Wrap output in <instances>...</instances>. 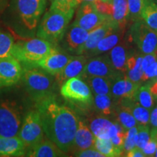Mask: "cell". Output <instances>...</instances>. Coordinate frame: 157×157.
<instances>
[{"mask_svg": "<svg viewBox=\"0 0 157 157\" xmlns=\"http://www.w3.org/2000/svg\"><path fill=\"white\" fill-rule=\"evenodd\" d=\"M46 137L63 151L68 153L74 146L79 118L67 106L60 105L51 96L36 103Z\"/></svg>", "mask_w": 157, "mask_h": 157, "instance_id": "cell-1", "label": "cell"}, {"mask_svg": "<svg viewBox=\"0 0 157 157\" xmlns=\"http://www.w3.org/2000/svg\"><path fill=\"white\" fill-rule=\"evenodd\" d=\"M74 13L73 12L66 13L50 7L41 21L37 36L48 41L52 44L60 42L67 31Z\"/></svg>", "mask_w": 157, "mask_h": 157, "instance_id": "cell-2", "label": "cell"}, {"mask_svg": "<svg viewBox=\"0 0 157 157\" xmlns=\"http://www.w3.org/2000/svg\"><path fill=\"white\" fill-rule=\"evenodd\" d=\"M23 79L26 90L36 103L55 96V76L39 68H26L23 72Z\"/></svg>", "mask_w": 157, "mask_h": 157, "instance_id": "cell-3", "label": "cell"}, {"mask_svg": "<svg viewBox=\"0 0 157 157\" xmlns=\"http://www.w3.org/2000/svg\"><path fill=\"white\" fill-rule=\"evenodd\" d=\"M53 49L52 43L38 37L15 43L11 55L20 62L29 66H36Z\"/></svg>", "mask_w": 157, "mask_h": 157, "instance_id": "cell-4", "label": "cell"}, {"mask_svg": "<svg viewBox=\"0 0 157 157\" xmlns=\"http://www.w3.org/2000/svg\"><path fill=\"white\" fill-rule=\"evenodd\" d=\"M128 42L133 43L143 54L157 52V32L143 19L132 23L128 31Z\"/></svg>", "mask_w": 157, "mask_h": 157, "instance_id": "cell-5", "label": "cell"}, {"mask_svg": "<svg viewBox=\"0 0 157 157\" xmlns=\"http://www.w3.org/2000/svg\"><path fill=\"white\" fill-rule=\"evenodd\" d=\"M21 125V113L17 104L8 101L0 103V135L14 137Z\"/></svg>", "mask_w": 157, "mask_h": 157, "instance_id": "cell-6", "label": "cell"}, {"mask_svg": "<svg viewBox=\"0 0 157 157\" xmlns=\"http://www.w3.org/2000/svg\"><path fill=\"white\" fill-rule=\"evenodd\" d=\"M17 137L26 148L34 146L44 138V130L40 115L37 110L29 111L24 118Z\"/></svg>", "mask_w": 157, "mask_h": 157, "instance_id": "cell-7", "label": "cell"}, {"mask_svg": "<svg viewBox=\"0 0 157 157\" xmlns=\"http://www.w3.org/2000/svg\"><path fill=\"white\" fill-rule=\"evenodd\" d=\"M47 0H16V10L24 26L34 30L45 10Z\"/></svg>", "mask_w": 157, "mask_h": 157, "instance_id": "cell-8", "label": "cell"}, {"mask_svg": "<svg viewBox=\"0 0 157 157\" xmlns=\"http://www.w3.org/2000/svg\"><path fill=\"white\" fill-rule=\"evenodd\" d=\"M60 94L68 101L88 105L93 103V93L87 84L79 77L66 80L60 87Z\"/></svg>", "mask_w": 157, "mask_h": 157, "instance_id": "cell-9", "label": "cell"}, {"mask_svg": "<svg viewBox=\"0 0 157 157\" xmlns=\"http://www.w3.org/2000/svg\"><path fill=\"white\" fill-rule=\"evenodd\" d=\"M110 18H111V16L100 13L93 2H85L78 5L74 23L90 32Z\"/></svg>", "mask_w": 157, "mask_h": 157, "instance_id": "cell-10", "label": "cell"}, {"mask_svg": "<svg viewBox=\"0 0 157 157\" xmlns=\"http://www.w3.org/2000/svg\"><path fill=\"white\" fill-rule=\"evenodd\" d=\"M123 74L118 72L113 68L109 55L105 54L99 56H94L87 60L83 72L79 78H83L90 76H101L107 77L113 80L117 76Z\"/></svg>", "mask_w": 157, "mask_h": 157, "instance_id": "cell-11", "label": "cell"}, {"mask_svg": "<svg viewBox=\"0 0 157 157\" xmlns=\"http://www.w3.org/2000/svg\"><path fill=\"white\" fill-rule=\"evenodd\" d=\"M20 61L12 55L0 58V87H10L17 83L23 76Z\"/></svg>", "mask_w": 157, "mask_h": 157, "instance_id": "cell-12", "label": "cell"}, {"mask_svg": "<svg viewBox=\"0 0 157 157\" xmlns=\"http://www.w3.org/2000/svg\"><path fill=\"white\" fill-rule=\"evenodd\" d=\"M88 126L96 137L103 139H111L120 131L126 130L117 121L113 122L109 117L100 114L92 117Z\"/></svg>", "mask_w": 157, "mask_h": 157, "instance_id": "cell-13", "label": "cell"}, {"mask_svg": "<svg viewBox=\"0 0 157 157\" xmlns=\"http://www.w3.org/2000/svg\"><path fill=\"white\" fill-rule=\"evenodd\" d=\"M119 29L112 17L108 20L103 24L95 28L89 32L87 39L77 51L76 55H89L96 48L98 42L110 33L116 29Z\"/></svg>", "mask_w": 157, "mask_h": 157, "instance_id": "cell-14", "label": "cell"}, {"mask_svg": "<svg viewBox=\"0 0 157 157\" xmlns=\"http://www.w3.org/2000/svg\"><path fill=\"white\" fill-rule=\"evenodd\" d=\"M71 58L72 56L60 52L54 48L48 56L37 63L36 66H39L52 76H56L62 71Z\"/></svg>", "mask_w": 157, "mask_h": 157, "instance_id": "cell-15", "label": "cell"}, {"mask_svg": "<svg viewBox=\"0 0 157 157\" xmlns=\"http://www.w3.org/2000/svg\"><path fill=\"white\" fill-rule=\"evenodd\" d=\"M140 84L135 83L127 77L125 74L117 76L113 80L111 95L116 101L134 100Z\"/></svg>", "mask_w": 157, "mask_h": 157, "instance_id": "cell-16", "label": "cell"}, {"mask_svg": "<svg viewBox=\"0 0 157 157\" xmlns=\"http://www.w3.org/2000/svg\"><path fill=\"white\" fill-rule=\"evenodd\" d=\"M87 57L84 55L72 56L69 62L66 64L62 71L55 76L56 82L63 84L66 80L74 77H80L87 63Z\"/></svg>", "mask_w": 157, "mask_h": 157, "instance_id": "cell-17", "label": "cell"}, {"mask_svg": "<svg viewBox=\"0 0 157 157\" xmlns=\"http://www.w3.org/2000/svg\"><path fill=\"white\" fill-rule=\"evenodd\" d=\"M89 31L73 23L68 27L64 35V46L70 52H75L79 50L87 39Z\"/></svg>", "mask_w": 157, "mask_h": 157, "instance_id": "cell-18", "label": "cell"}, {"mask_svg": "<svg viewBox=\"0 0 157 157\" xmlns=\"http://www.w3.org/2000/svg\"><path fill=\"white\" fill-rule=\"evenodd\" d=\"M66 153L47 137L40 142L29 147L25 156L30 157H57L66 156Z\"/></svg>", "mask_w": 157, "mask_h": 157, "instance_id": "cell-19", "label": "cell"}, {"mask_svg": "<svg viewBox=\"0 0 157 157\" xmlns=\"http://www.w3.org/2000/svg\"><path fill=\"white\" fill-rule=\"evenodd\" d=\"M95 139L96 137L90 129L89 126L79 119L71 151H75L84 149L95 148Z\"/></svg>", "mask_w": 157, "mask_h": 157, "instance_id": "cell-20", "label": "cell"}, {"mask_svg": "<svg viewBox=\"0 0 157 157\" xmlns=\"http://www.w3.org/2000/svg\"><path fill=\"white\" fill-rule=\"evenodd\" d=\"M26 147L17 136L4 137L0 135V156L16 157L25 156Z\"/></svg>", "mask_w": 157, "mask_h": 157, "instance_id": "cell-21", "label": "cell"}, {"mask_svg": "<svg viewBox=\"0 0 157 157\" xmlns=\"http://www.w3.org/2000/svg\"><path fill=\"white\" fill-rule=\"evenodd\" d=\"M128 41L122 42L121 41L119 44L109 51V55L113 68L116 71L120 73L125 74L127 70V60L130 50H129Z\"/></svg>", "mask_w": 157, "mask_h": 157, "instance_id": "cell-22", "label": "cell"}, {"mask_svg": "<svg viewBox=\"0 0 157 157\" xmlns=\"http://www.w3.org/2000/svg\"><path fill=\"white\" fill-rule=\"evenodd\" d=\"M143 54L140 50H130L127 60V70L125 75L131 81L141 84L143 74L142 66Z\"/></svg>", "mask_w": 157, "mask_h": 157, "instance_id": "cell-23", "label": "cell"}, {"mask_svg": "<svg viewBox=\"0 0 157 157\" xmlns=\"http://www.w3.org/2000/svg\"><path fill=\"white\" fill-rule=\"evenodd\" d=\"M124 33V30H121L120 29H116L110 33L98 42L96 48L88 56L89 57H94L109 52L121 42L123 38Z\"/></svg>", "mask_w": 157, "mask_h": 157, "instance_id": "cell-24", "label": "cell"}, {"mask_svg": "<svg viewBox=\"0 0 157 157\" xmlns=\"http://www.w3.org/2000/svg\"><path fill=\"white\" fill-rule=\"evenodd\" d=\"M93 103L98 114L106 117H113L117 102L112 96L108 95H94Z\"/></svg>", "mask_w": 157, "mask_h": 157, "instance_id": "cell-25", "label": "cell"}, {"mask_svg": "<svg viewBox=\"0 0 157 157\" xmlns=\"http://www.w3.org/2000/svg\"><path fill=\"white\" fill-rule=\"evenodd\" d=\"M89 86L94 95H111L113 80L110 78L101 76H90L82 78Z\"/></svg>", "mask_w": 157, "mask_h": 157, "instance_id": "cell-26", "label": "cell"}, {"mask_svg": "<svg viewBox=\"0 0 157 157\" xmlns=\"http://www.w3.org/2000/svg\"><path fill=\"white\" fill-rule=\"evenodd\" d=\"M117 107L113 117L126 130L137 125L136 119L131 113L129 108L123 102L117 101Z\"/></svg>", "mask_w": 157, "mask_h": 157, "instance_id": "cell-27", "label": "cell"}, {"mask_svg": "<svg viewBox=\"0 0 157 157\" xmlns=\"http://www.w3.org/2000/svg\"><path fill=\"white\" fill-rule=\"evenodd\" d=\"M113 5V21L119 29L125 30L129 21V10L127 0H112Z\"/></svg>", "mask_w": 157, "mask_h": 157, "instance_id": "cell-28", "label": "cell"}, {"mask_svg": "<svg viewBox=\"0 0 157 157\" xmlns=\"http://www.w3.org/2000/svg\"><path fill=\"white\" fill-rule=\"evenodd\" d=\"M118 101L123 102L129 108L131 113H132L135 119H136L137 124L149 125L151 113L150 110L142 106L134 100H122V101Z\"/></svg>", "mask_w": 157, "mask_h": 157, "instance_id": "cell-29", "label": "cell"}, {"mask_svg": "<svg viewBox=\"0 0 157 157\" xmlns=\"http://www.w3.org/2000/svg\"><path fill=\"white\" fill-rule=\"evenodd\" d=\"M141 18L150 28L157 32V3L146 0L141 13Z\"/></svg>", "mask_w": 157, "mask_h": 157, "instance_id": "cell-30", "label": "cell"}, {"mask_svg": "<svg viewBox=\"0 0 157 157\" xmlns=\"http://www.w3.org/2000/svg\"><path fill=\"white\" fill-rule=\"evenodd\" d=\"M135 101L146 109L151 111L154 107L155 99L151 93L148 84L140 86L135 95Z\"/></svg>", "mask_w": 157, "mask_h": 157, "instance_id": "cell-31", "label": "cell"}, {"mask_svg": "<svg viewBox=\"0 0 157 157\" xmlns=\"http://www.w3.org/2000/svg\"><path fill=\"white\" fill-rule=\"evenodd\" d=\"M95 148L105 157L121 156L122 155L115 148L110 139L96 137Z\"/></svg>", "mask_w": 157, "mask_h": 157, "instance_id": "cell-32", "label": "cell"}, {"mask_svg": "<svg viewBox=\"0 0 157 157\" xmlns=\"http://www.w3.org/2000/svg\"><path fill=\"white\" fill-rule=\"evenodd\" d=\"M14 44V37L10 33L0 29V58L10 56Z\"/></svg>", "mask_w": 157, "mask_h": 157, "instance_id": "cell-33", "label": "cell"}, {"mask_svg": "<svg viewBox=\"0 0 157 157\" xmlns=\"http://www.w3.org/2000/svg\"><path fill=\"white\" fill-rule=\"evenodd\" d=\"M129 10V21L134 23L141 18V13L146 0H127Z\"/></svg>", "mask_w": 157, "mask_h": 157, "instance_id": "cell-34", "label": "cell"}, {"mask_svg": "<svg viewBox=\"0 0 157 157\" xmlns=\"http://www.w3.org/2000/svg\"><path fill=\"white\" fill-rule=\"evenodd\" d=\"M137 126L133 127L132 128L127 129L125 135L124 143V150L123 156L125 155L128 151L132 150L136 146L137 143Z\"/></svg>", "mask_w": 157, "mask_h": 157, "instance_id": "cell-35", "label": "cell"}, {"mask_svg": "<svg viewBox=\"0 0 157 157\" xmlns=\"http://www.w3.org/2000/svg\"><path fill=\"white\" fill-rule=\"evenodd\" d=\"M137 136L136 146L143 148L147 144L151 138L150 127L149 125H140L137 124Z\"/></svg>", "mask_w": 157, "mask_h": 157, "instance_id": "cell-36", "label": "cell"}, {"mask_svg": "<svg viewBox=\"0 0 157 157\" xmlns=\"http://www.w3.org/2000/svg\"><path fill=\"white\" fill-rule=\"evenodd\" d=\"M50 7L66 13H71V12L74 13L77 5H76V0H52Z\"/></svg>", "mask_w": 157, "mask_h": 157, "instance_id": "cell-37", "label": "cell"}, {"mask_svg": "<svg viewBox=\"0 0 157 157\" xmlns=\"http://www.w3.org/2000/svg\"><path fill=\"white\" fill-rule=\"evenodd\" d=\"M96 9L102 14L112 17L113 13V2H105L103 0H95L93 2Z\"/></svg>", "mask_w": 157, "mask_h": 157, "instance_id": "cell-38", "label": "cell"}, {"mask_svg": "<svg viewBox=\"0 0 157 157\" xmlns=\"http://www.w3.org/2000/svg\"><path fill=\"white\" fill-rule=\"evenodd\" d=\"M126 132L127 130L120 131V132H118L117 134H116L114 136H113L111 139H110L115 148L121 153L122 156L124 150V143Z\"/></svg>", "mask_w": 157, "mask_h": 157, "instance_id": "cell-39", "label": "cell"}, {"mask_svg": "<svg viewBox=\"0 0 157 157\" xmlns=\"http://www.w3.org/2000/svg\"><path fill=\"white\" fill-rule=\"evenodd\" d=\"M149 125L151 126V137L157 140V105L153 108L150 113Z\"/></svg>", "mask_w": 157, "mask_h": 157, "instance_id": "cell-40", "label": "cell"}, {"mask_svg": "<svg viewBox=\"0 0 157 157\" xmlns=\"http://www.w3.org/2000/svg\"><path fill=\"white\" fill-rule=\"evenodd\" d=\"M72 156L78 157H104L101 152L95 148H88L84 150L75 151L72 152Z\"/></svg>", "mask_w": 157, "mask_h": 157, "instance_id": "cell-41", "label": "cell"}, {"mask_svg": "<svg viewBox=\"0 0 157 157\" xmlns=\"http://www.w3.org/2000/svg\"><path fill=\"white\" fill-rule=\"evenodd\" d=\"M157 147V140L151 137L147 144L143 148V151L146 156H154Z\"/></svg>", "mask_w": 157, "mask_h": 157, "instance_id": "cell-42", "label": "cell"}, {"mask_svg": "<svg viewBox=\"0 0 157 157\" xmlns=\"http://www.w3.org/2000/svg\"><path fill=\"white\" fill-rule=\"evenodd\" d=\"M125 156L127 157H145L144 153H143V150L138 147L135 146L134 148L128 151L125 155Z\"/></svg>", "mask_w": 157, "mask_h": 157, "instance_id": "cell-43", "label": "cell"}, {"mask_svg": "<svg viewBox=\"0 0 157 157\" xmlns=\"http://www.w3.org/2000/svg\"><path fill=\"white\" fill-rule=\"evenodd\" d=\"M148 85L154 99L157 100V80H154V81L149 82Z\"/></svg>", "mask_w": 157, "mask_h": 157, "instance_id": "cell-44", "label": "cell"}, {"mask_svg": "<svg viewBox=\"0 0 157 157\" xmlns=\"http://www.w3.org/2000/svg\"><path fill=\"white\" fill-rule=\"evenodd\" d=\"M7 3V0H0V13H2V11L5 9Z\"/></svg>", "mask_w": 157, "mask_h": 157, "instance_id": "cell-45", "label": "cell"}, {"mask_svg": "<svg viewBox=\"0 0 157 157\" xmlns=\"http://www.w3.org/2000/svg\"><path fill=\"white\" fill-rule=\"evenodd\" d=\"M95 0H76V5H77V7L78 5H80V4H82V2H95Z\"/></svg>", "mask_w": 157, "mask_h": 157, "instance_id": "cell-46", "label": "cell"}, {"mask_svg": "<svg viewBox=\"0 0 157 157\" xmlns=\"http://www.w3.org/2000/svg\"><path fill=\"white\" fill-rule=\"evenodd\" d=\"M154 80H157V58H156V76H155ZM153 80V81H154Z\"/></svg>", "mask_w": 157, "mask_h": 157, "instance_id": "cell-47", "label": "cell"}, {"mask_svg": "<svg viewBox=\"0 0 157 157\" xmlns=\"http://www.w3.org/2000/svg\"><path fill=\"white\" fill-rule=\"evenodd\" d=\"M154 156H156V157H157V147H156V152H155Z\"/></svg>", "mask_w": 157, "mask_h": 157, "instance_id": "cell-48", "label": "cell"}, {"mask_svg": "<svg viewBox=\"0 0 157 157\" xmlns=\"http://www.w3.org/2000/svg\"><path fill=\"white\" fill-rule=\"evenodd\" d=\"M103 1H105V2H112V0H103Z\"/></svg>", "mask_w": 157, "mask_h": 157, "instance_id": "cell-49", "label": "cell"}, {"mask_svg": "<svg viewBox=\"0 0 157 157\" xmlns=\"http://www.w3.org/2000/svg\"><path fill=\"white\" fill-rule=\"evenodd\" d=\"M151 1H153V2H154L157 3V0H151Z\"/></svg>", "mask_w": 157, "mask_h": 157, "instance_id": "cell-50", "label": "cell"}]
</instances>
